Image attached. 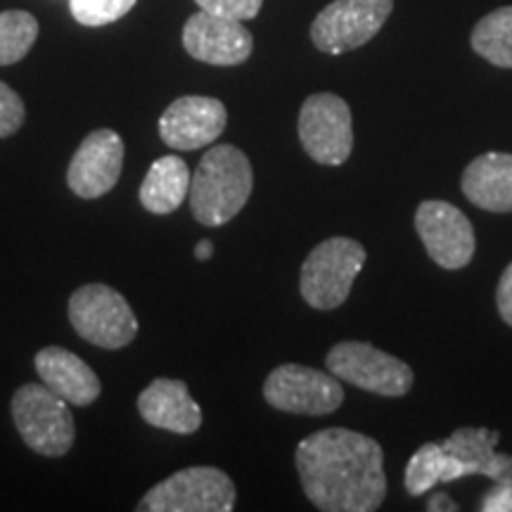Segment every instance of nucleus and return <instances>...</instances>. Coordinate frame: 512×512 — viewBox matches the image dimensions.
I'll return each mask as SVG.
<instances>
[{"label":"nucleus","instance_id":"obj_1","mask_svg":"<svg viewBox=\"0 0 512 512\" xmlns=\"http://www.w3.org/2000/svg\"><path fill=\"white\" fill-rule=\"evenodd\" d=\"M297 472L306 498L323 512H373L387 496L382 446L344 427L299 441Z\"/></svg>","mask_w":512,"mask_h":512},{"label":"nucleus","instance_id":"obj_2","mask_svg":"<svg viewBox=\"0 0 512 512\" xmlns=\"http://www.w3.org/2000/svg\"><path fill=\"white\" fill-rule=\"evenodd\" d=\"M254 188L247 155L233 145H216L190 178V211L202 226L219 228L245 209Z\"/></svg>","mask_w":512,"mask_h":512},{"label":"nucleus","instance_id":"obj_3","mask_svg":"<svg viewBox=\"0 0 512 512\" xmlns=\"http://www.w3.org/2000/svg\"><path fill=\"white\" fill-rule=\"evenodd\" d=\"M12 420L31 451L60 458L74 446V415L69 403L46 384H22L12 396Z\"/></svg>","mask_w":512,"mask_h":512},{"label":"nucleus","instance_id":"obj_4","mask_svg":"<svg viewBox=\"0 0 512 512\" xmlns=\"http://www.w3.org/2000/svg\"><path fill=\"white\" fill-rule=\"evenodd\" d=\"M366 249L351 238H330L306 256L299 278L304 302L318 311L339 309L349 299L356 275L366 266Z\"/></svg>","mask_w":512,"mask_h":512},{"label":"nucleus","instance_id":"obj_5","mask_svg":"<svg viewBox=\"0 0 512 512\" xmlns=\"http://www.w3.org/2000/svg\"><path fill=\"white\" fill-rule=\"evenodd\" d=\"M69 323L76 335L100 349H124L138 335L136 313L110 285H83L69 297Z\"/></svg>","mask_w":512,"mask_h":512},{"label":"nucleus","instance_id":"obj_6","mask_svg":"<svg viewBox=\"0 0 512 512\" xmlns=\"http://www.w3.org/2000/svg\"><path fill=\"white\" fill-rule=\"evenodd\" d=\"M235 484L219 467H188L152 486L138 503L140 512H230Z\"/></svg>","mask_w":512,"mask_h":512},{"label":"nucleus","instance_id":"obj_7","mask_svg":"<svg viewBox=\"0 0 512 512\" xmlns=\"http://www.w3.org/2000/svg\"><path fill=\"white\" fill-rule=\"evenodd\" d=\"M394 0H335L311 24V41L320 53L342 55L366 46L392 15Z\"/></svg>","mask_w":512,"mask_h":512},{"label":"nucleus","instance_id":"obj_8","mask_svg":"<svg viewBox=\"0 0 512 512\" xmlns=\"http://www.w3.org/2000/svg\"><path fill=\"white\" fill-rule=\"evenodd\" d=\"M299 140L313 162L339 166L354 150V121L342 98L332 93H316L304 100L299 112Z\"/></svg>","mask_w":512,"mask_h":512},{"label":"nucleus","instance_id":"obj_9","mask_svg":"<svg viewBox=\"0 0 512 512\" xmlns=\"http://www.w3.org/2000/svg\"><path fill=\"white\" fill-rule=\"evenodd\" d=\"M325 366L337 380L380 396H403L413 387L411 366L368 342L335 344L325 358Z\"/></svg>","mask_w":512,"mask_h":512},{"label":"nucleus","instance_id":"obj_10","mask_svg":"<svg viewBox=\"0 0 512 512\" xmlns=\"http://www.w3.org/2000/svg\"><path fill=\"white\" fill-rule=\"evenodd\" d=\"M264 399L285 413L330 415L342 406L344 389L332 373L285 363L268 375Z\"/></svg>","mask_w":512,"mask_h":512},{"label":"nucleus","instance_id":"obj_11","mask_svg":"<svg viewBox=\"0 0 512 512\" xmlns=\"http://www.w3.org/2000/svg\"><path fill=\"white\" fill-rule=\"evenodd\" d=\"M415 230L434 264L458 271L472 261L477 249L475 230L467 216L441 200L422 202L415 211Z\"/></svg>","mask_w":512,"mask_h":512},{"label":"nucleus","instance_id":"obj_12","mask_svg":"<svg viewBox=\"0 0 512 512\" xmlns=\"http://www.w3.org/2000/svg\"><path fill=\"white\" fill-rule=\"evenodd\" d=\"M124 169V140L112 128L88 133L67 169V185L81 200H98L117 185Z\"/></svg>","mask_w":512,"mask_h":512},{"label":"nucleus","instance_id":"obj_13","mask_svg":"<svg viewBox=\"0 0 512 512\" xmlns=\"http://www.w3.org/2000/svg\"><path fill=\"white\" fill-rule=\"evenodd\" d=\"M226 105L207 95H183L166 107L159 119V136L174 150H200L226 131Z\"/></svg>","mask_w":512,"mask_h":512},{"label":"nucleus","instance_id":"obj_14","mask_svg":"<svg viewBox=\"0 0 512 512\" xmlns=\"http://www.w3.org/2000/svg\"><path fill=\"white\" fill-rule=\"evenodd\" d=\"M183 48L200 62L216 64V67H235L252 55L254 38L238 19L200 10L185 22Z\"/></svg>","mask_w":512,"mask_h":512},{"label":"nucleus","instance_id":"obj_15","mask_svg":"<svg viewBox=\"0 0 512 512\" xmlns=\"http://www.w3.org/2000/svg\"><path fill=\"white\" fill-rule=\"evenodd\" d=\"M138 413L147 425L176 434H195L202 427V408L192 399L188 384L157 377L138 396Z\"/></svg>","mask_w":512,"mask_h":512},{"label":"nucleus","instance_id":"obj_16","mask_svg":"<svg viewBox=\"0 0 512 512\" xmlns=\"http://www.w3.org/2000/svg\"><path fill=\"white\" fill-rule=\"evenodd\" d=\"M34 366L43 384L53 389L57 396H62L69 406H91L102 392L98 375L74 351L62 347H46L36 354Z\"/></svg>","mask_w":512,"mask_h":512},{"label":"nucleus","instance_id":"obj_17","mask_svg":"<svg viewBox=\"0 0 512 512\" xmlns=\"http://www.w3.org/2000/svg\"><path fill=\"white\" fill-rule=\"evenodd\" d=\"M463 192L475 207L494 214L512 211V155L486 152L463 171Z\"/></svg>","mask_w":512,"mask_h":512},{"label":"nucleus","instance_id":"obj_18","mask_svg":"<svg viewBox=\"0 0 512 512\" xmlns=\"http://www.w3.org/2000/svg\"><path fill=\"white\" fill-rule=\"evenodd\" d=\"M439 444L446 453L458 458L470 475H484L494 482L512 479V456L496 451L498 432L486 427H460Z\"/></svg>","mask_w":512,"mask_h":512},{"label":"nucleus","instance_id":"obj_19","mask_svg":"<svg viewBox=\"0 0 512 512\" xmlns=\"http://www.w3.org/2000/svg\"><path fill=\"white\" fill-rule=\"evenodd\" d=\"M190 169L181 157H159L140 185V204L150 214L166 216L185 202L190 192Z\"/></svg>","mask_w":512,"mask_h":512},{"label":"nucleus","instance_id":"obj_20","mask_svg":"<svg viewBox=\"0 0 512 512\" xmlns=\"http://www.w3.org/2000/svg\"><path fill=\"white\" fill-rule=\"evenodd\" d=\"M470 477V470L446 453L441 444H425L413 453L406 465V491L411 496H422L437 484L456 482V479Z\"/></svg>","mask_w":512,"mask_h":512},{"label":"nucleus","instance_id":"obj_21","mask_svg":"<svg viewBox=\"0 0 512 512\" xmlns=\"http://www.w3.org/2000/svg\"><path fill=\"white\" fill-rule=\"evenodd\" d=\"M472 48L486 62L512 69V5L498 8L479 19L472 31Z\"/></svg>","mask_w":512,"mask_h":512},{"label":"nucleus","instance_id":"obj_22","mask_svg":"<svg viewBox=\"0 0 512 512\" xmlns=\"http://www.w3.org/2000/svg\"><path fill=\"white\" fill-rule=\"evenodd\" d=\"M38 38V22L31 12H0V67L24 60Z\"/></svg>","mask_w":512,"mask_h":512},{"label":"nucleus","instance_id":"obj_23","mask_svg":"<svg viewBox=\"0 0 512 512\" xmlns=\"http://www.w3.org/2000/svg\"><path fill=\"white\" fill-rule=\"evenodd\" d=\"M138 0H69L72 15L83 27H105L131 12Z\"/></svg>","mask_w":512,"mask_h":512},{"label":"nucleus","instance_id":"obj_24","mask_svg":"<svg viewBox=\"0 0 512 512\" xmlns=\"http://www.w3.org/2000/svg\"><path fill=\"white\" fill-rule=\"evenodd\" d=\"M24 102L12 91L8 83L0 81V138H8L17 133L24 124Z\"/></svg>","mask_w":512,"mask_h":512},{"label":"nucleus","instance_id":"obj_25","mask_svg":"<svg viewBox=\"0 0 512 512\" xmlns=\"http://www.w3.org/2000/svg\"><path fill=\"white\" fill-rule=\"evenodd\" d=\"M200 10H207L211 15H221L228 19H238V22H247L259 15L264 0H195Z\"/></svg>","mask_w":512,"mask_h":512},{"label":"nucleus","instance_id":"obj_26","mask_svg":"<svg viewBox=\"0 0 512 512\" xmlns=\"http://www.w3.org/2000/svg\"><path fill=\"white\" fill-rule=\"evenodd\" d=\"M479 510L484 512H512V479L496 482L486 491Z\"/></svg>","mask_w":512,"mask_h":512},{"label":"nucleus","instance_id":"obj_27","mask_svg":"<svg viewBox=\"0 0 512 512\" xmlns=\"http://www.w3.org/2000/svg\"><path fill=\"white\" fill-rule=\"evenodd\" d=\"M496 306L505 323L512 325V264L501 275V283L496 290Z\"/></svg>","mask_w":512,"mask_h":512},{"label":"nucleus","instance_id":"obj_28","mask_svg":"<svg viewBox=\"0 0 512 512\" xmlns=\"http://www.w3.org/2000/svg\"><path fill=\"white\" fill-rule=\"evenodd\" d=\"M427 510H430V512H439V510L453 512V510H458V505L453 503L446 494H437V496L430 498V503H427Z\"/></svg>","mask_w":512,"mask_h":512},{"label":"nucleus","instance_id":"obj_29","mask_svg":"<svg viewBox=\"0 0 512 512\" xmlns=\"http://www.w3.org/2000/svg\"><path fill=\"white\" fill-rule=\"evenodd\" d=\"M211 254H214V245H211L209 240L197 242V247H195V256H197V259H200V261H207Z\"/></svg>","mask_w":512,"mask_h":512}]
</instances>
